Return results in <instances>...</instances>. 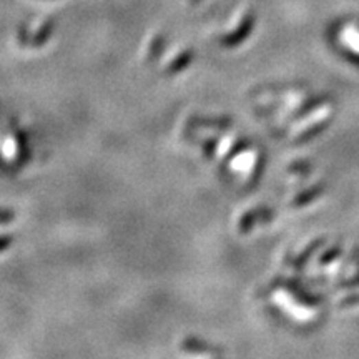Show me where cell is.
<instances>
[{
    "mask_svg": "<svg viewBox=\"0 0 359 359\" xmlns=\"http://www.w3.org/2000/svg\"><path fill=\"white\" fill-rule=\"evenodd\" d=\"M10 219H12V215L9 213V211H2V210H0V223L10 221Z\"/></svg>",
    "mask_w": 359,
    "mask_h": 359,
    "instance_id": "obj_1",
    "label": "cell"
},
{
    "mask_svg": "<svg viewBox=\"0 0 359 359\" xmlns=\"http://www.w3.org/2000/svg\"><path fill=\"white\" fill-rule=\"evenodd\" d=\"M9 245V241H7V238H0V248H3V246Z\"/></svg>",
    "mask_w": 359,
    "mask_h": 359,
    "instance_id": "obj_2",
    "label": "cell"
}]
</instances>
